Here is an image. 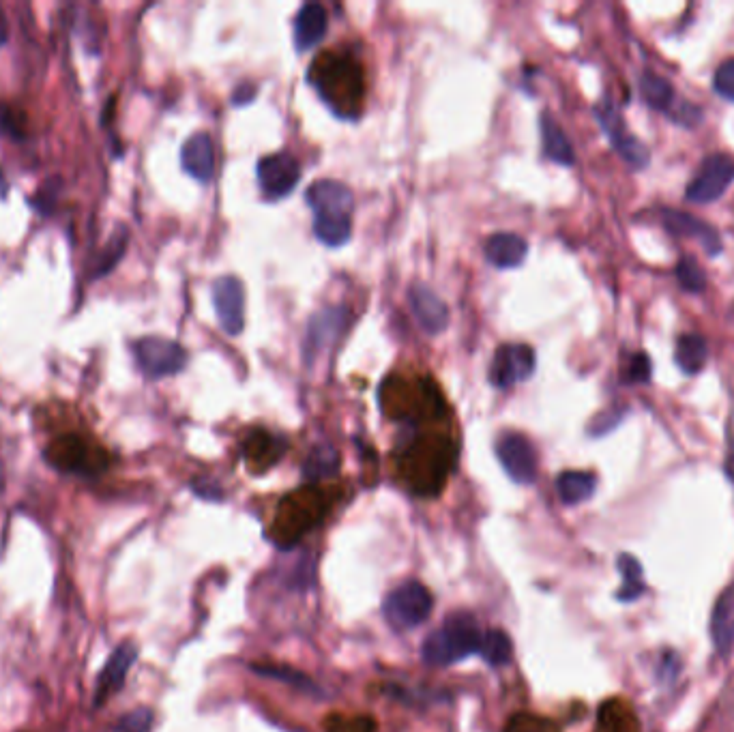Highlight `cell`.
I'll return each instance as SVG.
<instances>
[{
  "label": "cell",
  "mask_w": 734,
  "mask_h": 732,
  "mask_svg": "<svg viewBox=\"0 0 734 732\" xmlns=\"http://www.w3.org/2000/svg\"><path fill=\"white\" fill-rule=\"evenodd\" d=\"M286 451V443L282 436H275L267 430H256L247 436V441L243 445V456L245 462L249 464L254 473H264L269 471L271 466H275L280 462V458L284 456Z\"/></svg>",
  "instance_id": "19"
},
{
  "label": "cell",
  "mask_w": 734,
  "mask_h": 732,
  "mask_svg": "<svg viewBox=\"0 0 734 732\" xmlns=\"http://www.w3.org/2000/svg\"><path fill=\"white\" fill-rule=\"evenodd\" d=\"M183 170L196 181L207 183L215 174V149L209 134H194L181 149Z\"/></svg>",
  "instance_id": "20"
},
{
  "label": "cell",
  "mask_w": 734,
  "mask_h": 732,
  "mask_svg": "<svg viewBox=\"0 0 734 732\" xmlns=\"http://www.w3.org/2000/svg\"><path fill=\"white\" fill-rule=\"evenodd\" d=\"M659 219H662L664 228L672 234V237L694 239L709 256L722 254L724 250L722 234H719V230H715L709 222H704V219L696 217L694 213L664 207L662 211H659Z\"/></svg>",
  "instance_id": "14"
},
{
  "label": "cell",
  "mask_w": 734,
  "mask_h": 732,
  "mask_svg": "<svg viewBox=\"0 0 734 732\" xmlns=\"http://www.w3.org/2000/svg\"><path fill=\"white\" fill-rule=\"evenodd\" d=\"M305 200L314 213V234L327 247H342L352 237V198L350 187L342 181L320 179L307 187Z\"/></svg>",
  "instance_id": "3"
},
{
  "label": "cell",
  "mask_w": 734,
  "mask_h": 732,
  "mask_svg": "<svg viewBox=\"0 0 734 732\" xmlns=\"http://www.w3.org/2000/svg\"><path fill=\"white\" fill-rule=\"evenodd\" d=\"M640 95H642L644 104H647L651 110L662 112L666 116L672 112V108L677 106V101H679L674 86L664 76L655 73L653 69H647L642 73Z\"/></svg>",
  "instance_id": "26"
},
{
  "label": "cell",
  "mask_w": 734,
  "mask_h": 732,
  "mask_svg": "<svg viewBox=\"0 0 734 732\" xmlns=\"http://www.w3.org/2000/svg\"><path fill=\"white\" fill-rule=\"evenodd\" d=\"M329 511V496L316 486H305L290 492L277 509L273 522V537L280 546L288 548L310 533Z\"/></svg>",
  "instance_id": "5"
},
{
  "label": "cell",
  "mask_w": 734,
  "mask_h": 732,
  "mask_svg": "<svg viewBox=\"0 0 734 732\" xmlns=\"http://www.w3.org/2000/svg\"><path fill=\"white\" fill-rule=\"evenodd\" d=\"M138 660V647L134 642H125L108 657L104 670L99 672L95 687V707L106 705L108 698L114 696L125 685L129 668Z\"/></svg>",
  "instance_id": "16"
},
{
  "label": "cell",
  "mask_w": 734,
  "mask_h": 732,
  "mask_svg": "<svg viewBox=\"0 0 734 732\" xmlns=\"http://www.w3.org/2000/svg\"><path fill=\"white\" fill-rule=\"evenodd\" d=\"M329 26L327 9L320 3H305L295 18V48L297 52L312 50L322 41Z\"/></svg>",
  "instance_id": "22"
},
{
  "label": "cell",
  "mask_w": 734,
  "mask_h": 732,
  "mask_svg": "<svg viewBox=\"0 0 734 732\" xmlns=\"http://www.w3.org/2000/svg\"><path fill=\"white\" fill-rule=\"evenodd\" d=\"M252 670L260 677H269V679H277L284 681L292 687H299L303 692H312L316 694L318 687L312 683L310 677H305L303 672L290 668V666H271V664H252Z\"/></svg>",
  "instance_id": "31"
},
{
  "label": "cell",
  "mask_w": 734,
  "mask_h": 732,
  "mask_svg": "<svg viewBox=\"0 0 734 732\" xmlns=\"http://www.w3.org/2000/svg\"><path fill=\"white\" fill-rule=\"evenodd\" d=\"M734 181V159L728 153L704 157L694 179L685 187V200L692 204H711L722 198Z\"/></svg>",
  "instance_id": "8"
},
{
  "label": "cell",
  "mask_w": 734,
  "mask_h": 732,
  "mask_svg": "<svg viewBox=\"0 0 734 732\" xmlns=\"http://www.w3.org/2000/svg\"><path fill=\"white\" fill-rule=\"evenodd\" d=\"M625 417H627V406H612V408H608V411H601L589 423V434L595 436V438L597 436H606L612 430L619 428L621 421Z\"/></svg>",
  "instance_id": "35"
},
{
  "label": "cell",
  "mask_w": 734,
  "mask_h": 732,
  "mask_svg": "<svg viewBox=\"0 0 734 732\" xmlns=\"http://www.w3.org/2000/svg\"><path fill=\"white\" fill-rule=\"evenodd\" d=\"M505 732H554V724L537 715L518 713L507 722Z\"/></svg>",
  "instance_id": "38"
},
{
  "label": "cell",
  "mask_w": 734,
  "mask_h": 732,
  "mask_svg": "<svg viewBox=\"0 0 734 732\" xmlns=\"http://www.w3.org/2000/svg\"><path fill=\"white\" fill-rule=\"evenodd\" d=\"M486 260L496 269H518L526 260L528 243L513 232H496L488 237L486 247H483Z\"/></svg>",
  "instance_id": "21"
},
{
  "label": "cell",
  "mask_w": 734,
  "mask_h": 732,
  "mask_svg": "<svg viewBox=\"0 0 734 732\" xmlns=\"http://www.w3.org/2000/svg\"><path fill=\"white\" fill-rule=\"evenodd\" d=\"M327 732H376V722L367 715H355V717H344V715H331L325 722Z\"/></svg>",
  "instance_id": "36"
},
{
  "label": "cell",
  "mask_w": 734,
  "mask_h": 732,
  "mask_svg": "<svg viewBox=\"0 0 734 732\" xmlns=\"http://www.w3.org/2000/svg\"><path fill=\"white\" fill-rule=\"evenodd\" d=\"M258 185L262 196L275 202L290 196L301 181L299 161L288 153H273L258 161Z\"/></svg>",
  "instance_id": "11"
},
{
  "label": "cell",
  "mask_w": 734,
  "mask_h": 732,
  "mask_svg": "<svg viewBox=\"0 0 734 732\" xmlns=\"http://www.w3.org/2000/svg\"><path fill=\"white\" fill-rule=\"evenodd\" d=\"M595 119L601 131L606 134L608 142L612 144V149L621 155L625 164H629L634 170H644L651 164L649 146L631 134L621 112L616 110L610 99H601L595 106Z\"/></svg>",
  "instance_id": "7"
},
{
  "label": "cell",
  "mask_w": 734,
  "mask_h": 732,
  "mask_svg": "<svg viewBox=\"0 0 734 732\" xmlns=\"http://www.w3.org/2000/svg\"><path fill=\"white\" fill-rule=\"evenodd\" d=\"M7 41H9V24H7L5 13L0 11V46H5Z\"/></svg>",
  "instance_id": "43"
},
{
  "label": "cell",
  "mask_w": 734,
  "mask_h": 732,
  "mask_svg": "<svg viewBox=\"0 0 734 732\" xmlns=\"http://www.w3.org/2000/svg\"><path fill=\"white\" fill-rule=\"evenodd\" d=\"M136 361L140 370L151 378H164L179 374L187 365L185 348L168 338H159V335H149V338H140L134 344Z\"/></svg>",
  "instance_id": "10"
},
{
  "label": "cell",
  "mask_w": 734,
  "mask_h": 732,
  "mask_svg": "<svg viewBox=\"0 0 734 732\" xmlns=\"http://www.w3.org/2000/svg\"><path fill=\"white\" fill-rule=\"evenodd\" d=\"M346 325H348V312L344 307H329V310L314 314L310 320V329H307V342H305L307 359L312 357V353H320L322 348H329L337 338H340Z\"/></svg>",
  "instance_id": "18"
},
{
  "label": "cell",
  "mask_w": 734,
  "mask_h": 732,
  "mask_svg": "<svg viewBox=\"0 0 734 732\" xmlns=\"http://www.w3.org/2000/svg\"><path fill=\"white\" fill-rule=\"evenodd\" d=\"M496 456L505 473L516 483H533L537 479V451L520 432H505L496 441Z\"/></svg>",
  "instance_id": "13"
},
{
  "label": "cell",
  "mask_w": 734,
  "mask_h": 732,
  "mask_svg": "<svg viewBox=\"0 0 734 732\" xmlns=\"http://www.w3.org/2000/svg\"><path fill=\"white\" fill-rule=\"evenodd\" d=\"M43 456L56 471L78 477H97L108 471L110 453L97 438L82 432L54 436L43 449Z\"/></svg>",
  "instance_id": "4"
},
{
  "label": "cell",
  "mask_w": 734,
  "mask_h": 732,
  "mask_svg": "<svg viewBox=\"0 0 734 732\" xmlns=\"http://www.w3.org/2000/svg\"><path fill=\"white\" fill-rule=\"evenodd\" d=\"M192 490L200 496V499H207V501H222V488L215 486L213 481L196 479V481L192 483Z\"/></svg>",
  "instance_id": "40"
},
{
  "label": "cell",
  "mask_w": 734,
  "mask_h": 732,
  "mask_svg": "<svg viewBox=\"0 0 734 732\" xmlns=\"http://www.w3.org/2000/svg\"><path fill=\"white\" fill-rule=\"evenodd\" d=\"M713 91L722 99L734 104V58L719 63L713 73Z\"/></svg>",
  "instance_id": "37"
},
{
  "label": "cell",
  "mask_w": 734,
  "mask_h": 732,
  "mask_svg": "<svg viewBox=\"0 0 734 732\" xmlns=\"http://www.w3.org/2000/svg\"><path fill=\"white\" fill-rule=\"evenodd\" d=\"M408 299H410V307H413V314L419 320V325L423 327L425 333L438 335L447 329L449 325L447 305L428 284L415 282L413 286H410Z\"/></svg>",
  "instance_id": "17"
},
{
  "label": "cell",
  "mask_w": 734,
  "mask_h": 732,
  "mask_svg": "<svg viewBox=\"0 0 734 732\" xmlns=\"http://www.w3.org/2000/svg\"><path fill=\"white\" fill-rule=\"evenodd\" d=\"M711 640L719 655H728L734 647V587L726 589L715 602L711 614Z\"/></svg>",
  "instance_id": "23"
},
{
  "label": "cell",
  "mask_w": 734,
  "mask_h": 732,
  "mask_svg": "<svg viewBox=\"0 0 734 732\" xmlns=\"http://www.w3.org/2000/svg\"><path fill=\"white\" fill-rule=\"evenodd\" d=\"M432 423L402 421L395 447V466L406 486L419 496H434L443 488L455 462V445L447 434L425 430Z\"/></svg>",
  "instance_id": "1"
},
{
  "label": "cell",
  "mask_w": 734,
  "mask_h": 732,
  "mask_svg": "<svg viewBox=\"0 0 734 732\" xmlns=\"http://www.w3.org/2000/svg\"><path fill=\"white\" fill-rule=\"evenodd\" d=\"M5 194H7V181L3 170H0V198H5Z\"/></svg>",
  "instance_id": "44"
},
{
  "label": "cell",
  "mask_w": 734,
  "mask_h": 732,
  "mask_svg": "<svg viewBox=\"0 0 734 732\" xmlns=\"http://www.w3.org/2000/svg\"><path fill=\"white\" fill-rule=\"evenodd\" d=\"M537 368L535 350L526 344H503L496 350L490 365V383L498 389H507L533 376Z\"/></svg>",
  "instance_id": "12"
},
{
  "label": "cell",
  "mask_w": 734,
  "mask_h": 732,
  "mask_svg": "<svg viewBox=\"0 0 734 732\" xmlns=\"http://www.w3.org/2000/svg\"><path fill=\"white\" fill-rule=\"evenodd\" d=\"M307 80L340 119H359L365 99V73L355 54L325 50L314 58Z\"/></svg>",
  "instance_id": "2"
},
{
  "label": "cell",
  "mask_w": 734,
  "mask_h": 732,
  "mask_svg": "<svg viewBox=\"0 0 734 732\" xmlns=\"http://www.w3.org/2000/svg\"><path fill=\"white\" fill-rule=\"evenodd\" d=\"M651 374H653V363L649 359L647 353H634L631 355L625 365H623V383L627 385H647L651 383Z\"/></svg>",
  "instance_id": "34"
},
{
  "label": "cell",
  "mask_w": 734,
  "mask_h": 732,
  "mask_svg": "<svg viewBox=\"0 0 734 732\" xmlns=\"http://www.w3.org/2000/svg\"><path fill=\"white\" fill-rule=\"evenodd\" d=\"M597 490V477L586 471H565L556 479V492L565 505H580Z\"/></svg>",
  "instance_id": "27"
},
{
  "label": "cell",
  "mask_w": 734,
  "mask_h": 732,
  "mask_svg": "<svg viewBox=\"0 0 734 732\" xmlns=\"http://www.w3.org/2000/svg\"><path fill=\"white\" fill-rule=\"evenodd\" d=\"M709 359V344L700 333H683L674 346V363L677 368L687 374L696 376L704 370Z\"/></svg>",
  "instance_id": "25"
},
{
  "label": "cell",
  "mask_w": 734,
  "mask_h": 732,
  "mask_svg": "<svg viewBox=\"0 0 734 732\" xmlns=\"http://www.w3.org/2000/svg\"><path fill=\"white\" fill-rule=\"evenodd\" d=\"M434 606L432 593L421 582H404L385 602V617L398 629H413L428 621Z\"/></svg>",
  "instance_id": "9"
},
{
  "label": "cell",
  "mask_w": 734,
  "mask_h": 732,
  "mask_svg": "<svg viewBox=\"0 0 734 732\" xmlns=\"http://www.w3.org/2000/svg\"><path fill=\"white\" fill-rule=\"evenodd\" d=\"M616 569H619L623 576V587L616 593V599L619 602H636L638 597H642V593L647 591L642 580V565L631 554H621L619 561H616Z\"/></svg>",
  "instance_id": "29"
},
{
  "label": "cell",
  "mask_w": 734,
  "mask_h": 732,
  "mask_svg": "<svg viewBox=\"0 0 734 732\" xmlns=\"http://www.w3.org/2000/svg\"><path fill=\"white\" fill-rule=\"evenodd\" d=\"M213 303L219 325L228 335H239L245 327V286L234 275H224L213 284Z\"/></svg>",
  "instance_id": "15"
},
{
  "label": "cell",
  "mask_w": 734,
  "mask_h": 732,
  "mask_svg": "<svg viewBox=\"0 0 734 732\" xmlns=\"http://www.w3.org/2000/svg\"><path fill=\"white\" fill-rule=\"evenodd\" d=\"M674 273H677L679 286L689 292V295H700L707 288V275H704L702 267L692 256H681Z\"/></svg>",
  "instance_id": "32"
},
{
  "label": "cell",
  "mask_w": 734,
  "mask_h": 732,
  "mask_svg": "<svg viewBox=\"0 0 734 732\" xmlns=\"http://www.w3.org/2000/svg\"><path fill=\"white\" fill-rule=\"evenodd\" d=\"M256 93L258 91H256L254 84H241V86H237V91L232 93V106H237V108L247 106L249 101H254Z\"/></svg>",
  "instance_id": "41"
},
{
  "label": "cell",
  "mask_w": 734,
  "mask_h": 732,
  "mask_svg": "<svg viewBox=\"0 0 734 732\" xmlns=\"http://www.w3.org/2000/svg\"><path fill=\"white\" fill-rule=\"evenodd\" d=\"M481 632L473 614L455 612L445 625L423 642V660L432 666H451L479 651Z\"/></svg>",
  "instance_id": "6"
},
{
  "label": "cell",
  "mask_w": 734,
  "mask_h": 732,
  "mask_svg": "<svg viewBox=\"0 0 734 732\" xmlns=\"http://www.w3.org/2000/svg\"><path fill=\"white\" fill-rule=\"evenodd\" d=\"M153 726V711L151 709H136L123 715L116 722V732H149Z\"/></svg>",
  "instance_id": "39"
},
{
  "label": "cell",
  "mask_w": 734,
  "mask_h": 732,
  "mask_svg": "<svg viewBox=\"0 0 734 732\" xmlns=\"http://www.w3.org/2000/svg\"><path fill=\"white\" fill-rule=\"evenodd\" d=\"M479 653L486 664L505 666L511 662V657H513L511 638L505 632H501V629H490V632L481 636Z\"/></svg>",
  "instance_id": "30"
},
{
  "label": "cell",
  "mask_w": 734,
  "mask_h": 732,
  "mask_svg": "<svg viewBox=\"0 0 734 732\" xmlns=\"http://www.w3.org/2000/svg\"><path fill=\"white\" fill-rule=\"evenodd\" d=\"M726 475H728V479L734 483V436H732V441H730V447H728V456H726Z\"/></svg>",
  "instance_id": "42"
},
{
  "label": "cell",
  "mask_w": 734,
  "mask_h": 732,
  "mask_svg": "<svg viewBox=\"0 0 734 732\" xmlns=\"http://www.w3.org/2000/svg\"><path fill=\"white\" fill-rule=\"evenodd\" d=\"M127 239H129V234H127V230L123 226L114 232V237L108 241V245L97 256V265L93 269V275L95 277L106 275V273H110L116 267V262H119L123 258V254L127 250Z\"/></svg>",
  "instance_id": "33"
},
{
  "label": "cell",
  "mask_w": 734,
  "mask_h": 732,
  "mask_svg": "<svg viewBox=\"0 0 734 732\" xmlns=\"http://www.w3.org/2000/svg\"><path fill=\"white\" fill-rule=\"evenodd\" d=\"M337 471H340V451L331 445H320L312 449L303 464V475L310 481L329 479L337 475Z\"/></svg>",
  "instance_id": "28"
},
{
  "label": "cell",
  "mask_w": 734,
  "mask_h": 732,
  "mask_svg": "<svg viewBox=\"0 0 734 732\" xmlns=\"http://www.w3.org/2000/svg\"><path fill=\"white\" fill-rule=\"evenodd\" d=\"M541 142H543V153L550 161L559 166H574L576 164V153L574 146H571L569 138L565 136V131L561 129V125L556 123L552 116L546 112L541 114Z\"/></svg>",
  "instance_id": "24"
}]
</instances>
